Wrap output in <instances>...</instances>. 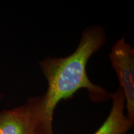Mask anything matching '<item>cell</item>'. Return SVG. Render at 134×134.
<instances>
[{
    "instance_id": "1",
    "label": "cell",
    "mask_w": 134,
    "mask_h": 134,
    "mask_svg": "<svg viewBox=\"0 0 134 134\" xmlns=\"http://www.w3.org/2000/svg\"><path fill=\"white\" fill-rule=\"evenodd\" d=\"M106 35L99 25L85 28L74 52L65 57H47L39 62L48 83L47 91L42 95L44 111L42 134H54L53 117L55 109L62 100L71 98L80 89L88 91L93 102H104L110 99V94L103 87L93 83L86 71L88 60L105 44Z\"/></svg>"
},
{
    "instance_id": "4",
    "label": "cell",
    "mask_w": 134,
    "mask_h": 134,
    "mask_svg": "<svg viewBox=\"0 0 134 134\" xmlns=\"http://www.w3.org/2000/svg\"><path fill=\"white\" fill-rule=\"evenodd\" d=\"M111 109L103 124L94 134H127L133 128L134 121L125 115V98L121 88L110 94Z\"/></svg>"
},
{
    "instance_id": "3",
    "label": "cell",
    "mask_w": 134,
    "mask_h": 134,
    "mask_svg": "<svg viewBox=\"0 0 134 134\" xmlns=\"http://www.w3.org/2000/svg\"><path fill=\"white\" fill-rule=\"evenodd\" d=\"M109 59L119 82V88L124 93L126 116L134 121L133 48L124 38H120L112 47Z\"/></svg>"
},
{
    "instance_id": "2",
    "label": "cell",
    "mask_w": 134,
    "mask_h": 134,
    "mask_svg": "<svg viewBox=\"0 0 134 134\" xmlns=\"http://www.w3.org/2000/svg\"><path fill=\"white\" fill-rule=\"evenodd\" d=\"M43 96L31 97L21 106L0 110V134H42Z\"/></svg>"
}]
</instances>
